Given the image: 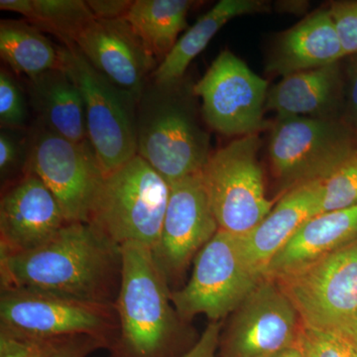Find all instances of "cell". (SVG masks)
Masks as SVG:
<instances>
[{
  "label": "cell",
  "instance_id": "38",
  "mask_svg": "<svg viewBox=\"0 0 357 357\" xmlns=\"http://www.w3.org/2000/svg\"><path fill=\"white\" fill-rule=\"evenodd\" d=\"M340 331L344 332L345 335H349V337L351 338L352 342H354L357 347V319H354V321H351L349 325L340 328Z\"/></svg>",
  "mask_w": 357,
  "mask_h": 357
},
{
  "label": "cell",
  "instance_id": "26",
  "mask_svg": "<svg viewBox=\"0 0 357 357\" xmlns=\"http://www.w3.org/2000/svg\"><path fill=\"white\" fill-rule=\"evenodd\" d=\"M357 206V156L344 162L342 166L321 181L319 213L349 210Z\"/></svg>",
  "mask_w": 357,
  "mask_h": 357
},
{
  "label": "cell",
  "instance_id": "11",
  "mask_svg": "<svg viewBox=\"0 0 357 357\" xmlns=\"http://www.w3.org/2000/svg\"><path fill=\"white\" fill-rule=\"evenodd\" d=\"M24 171L49 188L68 222H89L105 177L89 140L74 142L39 124L29 142Z\"/></svg>",
  "mask_w": 357,
  "mask_h": 357
},
{
  "label": "cell",
  "instance_id": "6",
  "mask_svg": "<svg viewBox=\"0 0 357 357\" xmlns=\"http://www.w3.org/2000/svg\"><path fill=\"white\" fill-rule=\"evenodd\" d=\"M259 134L237 137L215 150L202 170V178L218 227L245 236L276 204L268 198L259 161Z\"/></svg>",
  "mask_w": 357,
  "mask_h": 357
},
{
  "label": "cell",
  "instance_id": "33",
  "mask_svg": "<svg viewBox=\"0 0 357 357\" xmlns=\"http://www.w3.org/2000/svg\"><path fill=\"white\" fill-rule=\"evenodd\" d=\"M349 59L344 74V115L342 119L357 131V55Z\"/></svg>",
  "mask_w": 357,
  "mask_h": 357
},
{
  "label": "cell",
  "instance_id": "20",
  "mask_svg": "<svg viewBox=\"0 0 357 357\" xmlns=\"http://www.w3.org/2000/svg\"><path fill=\"white\" fill-rule=\"evenodd\" d=\"M347 58L328 9L317 11L284 33L266 67L268 73L287 77L318 69Z\"/></svg>",
  "mask_w": 357,
  "mask_h": 357
},
{
  "label": "cell",
  "instance_id": "7",
  "mask_svg": "<svg viewBox=\"0 0 357 357\" xmlns=\"http://www.w3.org/2000/svg\"><path fill=\"white\" fill-rule=\"evenodd\" d=\"M59 52L61 68L83 96L89 140L107 176L137 155L138 102L96 70L77 46L59 47Z\"/></svg>",
  "mask_w": 357,
  "mask_h": 357
},
{
  "label": "cell",
  "instance_id": "13",
  "mask_svg": "<svg viewBox=\"0 0 357 357\" xmlns=\"http://www.w3.org/2000/svg\"><path fill=\"white\" fill-rule=\"evenodd\" d=\"M220 337L222 357H264L297 345L302 321L280 286L262 278Z\"/></svg>",
  "mask_w": 357,
  "mask_h": 357
},
{
  "label": "cell",
  "instance_id": "19",
  "mask_svg": "<svg viewBox=\"0 0 357 357\" xmlns=\"http://www.w3.org/2000/svg\"><path fill=\"white\" fill-rule=\"evenodd\" d=\"M357 237V206L319 213L296 230L267 265L263 278L277 280L330 255Z\"/></svg>",
  "mask_w": 357,
  "mask_h": 357
},
{
  "label": "cell",
  "instance_id": "30",
  "mask_svg": "<svg viewBox=\"0 0 357 357\" xmlns=\"http://www.w3.org/2000/svg\"><path fill=\"white\" fill-rule=\"evenodd\" d=\"M55 340H35L0 328V357H48Z\"/></svg>",
  "mask_w": 357,
  "mask_h": 357
},
{
  "label": "cell",
  "instance_id": "18",
  "mask_svg": "<svg viewBox=\"0 0 357 357\" xmlns=\"http://www.w3.org/2000/svg\"><path fill=\"white\" fill-rule=\"evenodd\" d=\"M344 100V77L340 63L284 77L269 89L266 107L277 117L340 119Z\"/></svg>",
  "mask_w": 357,
  "mask_h": 357
},
{
  "label": "cell",
  "instance_id": "1",
  "mask_svg": "<svg viewBox=\"0 0 357 357\" xmlns=\"http://www.w3.org/2000/svg\"><path fill=\"white\" fill-rule=\"evenodd\" d=\"M1 288L112 305L121 286V249L86 222H69L31 251L0 255Z\"/></svg>",
  "mask_w": 357,
  "mask_h": 357
},
{
  "label": "cell",
  "instance_id": "32",
  "mask_svg": "<svg viewBox=\"0 0 357 357\" xmlns=\"http://www.w3.org/2000/svg\"><path fill=\"white\" fill-rule=\"evenodd\" d=\"M105 347L107 344L102 340L89 335L59 338L54 342L48 357H86L96 349Z\"/></svg>",
  "mask_w": 357,
  "mask_h": 357
},
{
  "label": "cell",
  "instance_id": "4",
  "mask_svg": "<svg viewBox=\"0 0 357 357\" xmlns=\"http://www.w3.org/2000/svg\"><path fill=\"white\" fill-rule=\"evenodd\" d=\"M170 184L139 155L107 174L93 202L89 225L112 243L154 248L161 234Z\"/></svg>",
  "mask_w": 357,
  "mask_h": 357
},
{
  "label": "cell",
  "instance_id": "2",
  "mask_svg": "<svg viewBox=\"0 0 357 357\" xmlns=\"http://www.w3.org/2000/svg\"><path fill=\"white\" fill-rule=\"evenodd\" d=\"M121 249V286L114 303L119 332L110 347L112 356L170 357L178 344L181 318L168 282L151 248L128 243Z\"/></svg>",
  "mask_w": 357,
  "mask_h": 357
},
{
  "label": "cell",
  "instance_id": "10",
  "mask_svg": "<svg viewBox=\"0 0 357 357\" xmlns=\"http://www.w3.org/2000/svg\"><path fill=\"white\" fill-rule=\"evenodd\" d=\"M273 281L292 302L303 326L340 330L357 319V237Z\"/></svg>",
  "mask_w": 357,
  "mask_h": 357
},
{
  "label": "cell",
  "instance_id": "15",
  "mask_svg": "<svg viewBox=\"0 0 357 357\" xmlns=\"http://www.w3.org/2000/svg\"><path fill=\"white\" fill-rule=\"evenodd\" d=\"M67 223L49 188L25 171L0 201V255L28 252L48 243Z\"/></svg>",
  "mask_w": 357,
  "mask_h": 357
},
{
  "label": "cell",
  "instance_id": "39",
  "mask_svg": "<svg viewBox=\"0 0 357 357\" xmlns=\"http://www.w3.org/2000/svg\"><path fill=\"white\" fill-rule=\"evenodd\" d=\"M356 155L357 156V131L356 132Z\"/></svg>",
  "mask_w": 357,
  "mask_h": 357
},
{
  "label": "cell",
  "instance_id": "24",
  "mask_svg": "<svg viewBox=\"0 0 357 357\" xmlns=\"http://www.w3.org/2000/svg\"><path fill=\"white\" fill-rule=\"evenodd\" d=\"M0 55L11 70L28 79L61 68L59 47L24 20H1Z\"/></svg>",
  "mask_w": 357,
  "mask_h": 357
},
{
  "label": "cell",
  "instance_id": "12",
  "mask_svg": "<svg viewBox=\"0 0 357 357\" xmlns=\"http://www.w3.org/2000/svg\"><path fill=\"white\" fill-rule=\"evenodd\" d=\"M269 83L231 51H222L192 86L202 100V115L213 130L225 136L259 134Z\"/></svg>",
  "mask_w": 357,
  "mask_h": 357
},
{
  "label": "cell",
  "instance_id": "34",
  "mask_svg": "<svg viewBox=\"0 0 357 357\" xmlns=\"http://www.w3.org/2000/svg\"><path fill=\"white\" fill-rule=\"evenodd\" d=\"M222 324L211 321L196 344L178 357H217L220 349Z\"/></svg>",
  "mask_w": 357,
  "mask_h": 357
},
{
  "label": "cell",
  "instance_id": "25",
  "mask_svg": "<svg viewBox=\"0 0 357 357\" xmlns=\"http://www.w3.org/2000/svg\"><path fill=\"white\" fill-rule=\"evenodd\" d=\"M96 20L84 0H32L31 10L24 20L57 37L65 47H74Z\"/></svg>",
  "mask_w": 357,
  "mask_h": 357
},
{
  "label": "cell",
  "instance_id": "14",
  "mask_svg": "<svg viewBox=\"0 0 357 357\" xmlns=\"http://www.w3.org/2000/svg\"><path fill=\"white\" fill-rule=\"evenodd\" d=\"M218 229L201 173L170 184L161 234L152 249L154 261L168 284L182 276Z\"/></svg>",
  "mask_w": 357,
  "mask_h": 357
},
{
  "label": "cell",
  "instance_id": "37",
  "mask_svg": "<svg viewBox=\"0 0 357 357\" xmlns=\"http://www.w3.org/2000/svg\"><path fill=\"white\" fill-rule=\"evenodd\" d=\"M264 357H306L304 356L299 347H288V349H282L280 351L275 352L270 356Z\"/></svg>",
  "mask_w": 357,
  "mask_h": 357
},
{
  "label": "cell",
  "instance_id": "21",
  "mask_svg": "<svg viewBox=\"0 0 357 357\" xmlns=\"http://www.w3.org/2000/svg\"><path fill=\"white\" fill-rule=\"evenodd\" d=\"M29 96L42 126L74 142L89 140L83 96L62 68L29 79Z\"/></svg>",
  "mask_w": 357,
  "mask_h": 357
},
{
  "label": "cell",
  "instance_id": "27",
  "mask_svg": "<svg viewBox=\"0 0 357 357\" xmlns=\"http://www.w3.org/2000/svg\"><path fill=\"white\" fill-rule=\"evenodd\" d=\"M297 347L306 357H357V347L340 330H319L302 325Z\"/></svg>",
  "mask_w": 357,
  "mask_h": 357
},
{
  "label": "cell",
  "instance_id": "36",
  "mask_svg": "<svg viewBox=\"0 0 357 357\" xmlns=\"http://www.w3.org/2000/svg\"><path fill=\"white\" fill-rule=\"evenodd\" d=\"M31 6L32 0H1L0 1L1 10L20 14L24 20L29 15Z\"/></svg>",
  "mask_w": 357,
  "mask_h": 357
},
{
  "label": "cell",
  "instance_id": "5",
  "mask_svg": "<svg viewBox=\"0 0 357 357\" xmlns=\"http://www.w3.org/2000/svg\"><path fill=\"white\" fill-rule=\"evenodd\" d=\"M354 155L356 131L342 117H277L270 132L268 157L283 194L325 180Z\"/></svg>",
  "mask_w": 357,
  "mask_h": 357
},
{
  "label": "cell",
  "instance_id": "35",
  "mask_svg": "<svg viewBox=\"0 0 357 357\" xmlns=\"http://www.w3.org/2000/svg\"><path fill=\"white\" fill-rule=\"evenodd\" d=\"M96 20H114L124 18L132 6L130 0H88Z\"/></svg>",
  "mask_w": 357,
  "mask_h": 357
},
{
  "label": "cell",
  "instance_id": "28",
  "mask_svg": "<svg viewBox=\"0 0 357 357\" xmlns=\"http://www.w3.org/2000/svg\"><path fill=\"white\" fill-rule=\"evenodd\" d=\"M27 119L26 102L20 86L8 70H0V123L2 129L21 130Z\"/></svg>",
  "mask_w": 357,
  "mask_h": 357
},
{
  "label": "cell",
  "instance_id": "22",
  "mask_svg": "<svg viewBox=\"0 0 357 357\" xmlns=\"http://www.w3.org/2000/svg\"><path fill=\"white\" fill-rule=\"evenodd\" d=\"M267 6L262 0H220L180 37L172 51L154 70L152 82L163 86L180 83L195 58L206 48L223 26L238 16L266 11Z\"/></svg>",
  "mask_w": 357,
  "mask_h": 357
},
{
  "label": "cell",
  "instance_id": "3",
  "mask_svg": "<svg viewBox=\"0 0 357 357\" xmlns=\"http://www.w3.org/2000/svg\"><path fill=\"white\" fill-rule=\"evenodd\" d=\"M180 84L152 82L137 105V155L169 184L201 173L211 154L210 135Z\"/></svg>",
  "mask_w": 357,
  "mask_h": 357
},
{
  "label": "cell",
  "instance_id": "8",
  "mask_svg": "<svg viewBox=\"0 0 357 357\" xmlns=\"http://www.w3.org/2000/svg\"><path fill=\"white\" fill-rule=\"evenodd\" d=\"M261 279L244 261L241 237L220 229L195 257L189 282L171 291V301L182 321L203 314L220 321L243 304Z\"/></svg>",
  "mask_w": 357,
  "mask_h": 357
},
{
  "label": "cell",
  "instance_id": "23",
  "mask_svg": "<svg viewBox=\"0 0 357 357\" xmlns=\"http://www.w3.org/2000/svg\"><path fill=\"white\" fill-rule=\"evenodd\" d=\"M192 6L190 0H135L124 18L160 64L187 27Z\"/></svg>",
  "mask_w": 357,
  "mask_h": 357
},
{
  "label": "cell",
  "instance_id": "9",
  "mask_svg": "<svg viewBox=\"0 0 357 357\" xmlns=\"http://www.w3.org/2000/svg\"><path fill=\"white\" fill-rule=\"evenodd\" d=\"M1 328L35 340L89 335L112 347L119 319L112 305L93 304L17 288H1Z\"/></svg>",
  "mask_w": 357,
  "mask_h": 357
},
{
  "label": "cell",
  "instance_id": "31",
  "mask_svg": "<svg viewBox=\"0 0 357 357\" xmlns=\"http://www.w3.org/2000/svg\"><path fill=\"white\" fill-rule=\"evenodd\" d=\"M17 131L1 129L0 132V174L3 180L15 172L21 165L26 167L29 143L21 138Z\"/></svg>",
  "mask_w": 357,
  "mask_h": 357
},
{
  "label": "cell",
  "instance_id": "29",
  "mask_svg": "<svg viewBox=\"0 0 357 357\" xmlns=\"http://www.w3.org/2000/svg\"><path fill=\"white\" fill-rule=\"evenodd\" d=\"M347 57L357 55V0L335 2L328 8Z\"/></svg>",
  "mask_w": 357,
  "mask_h": 357
},
{
  "label": "cell",
  "instance_id": "17",
  "mask_svg": "<svg viewBox=\"0 0 357 357\" xmlns=\"http://www.w3.org/2000/svg\"><path fill=\"white\" fill-rule=\"evenodd\" d=\"M321 181L297 185L279 197L271 211L255 229L241 237V252L249 269L263 278L272 258L310 218L319 215Z\"/></svg>",
  "mask_w": 357,
  "mask_h": 357
},
{
  "label": "cell",
  "instance_id": "16",
  "mask_svg": "<svg viewBox=\"0 0 357 357\" xmlns=\"http://www.w3.org/2000/svg\"><path fill=\"white\" fill-rule=\"evenodd\" d=\"M76 46L96 70L137 102L159 65L126 18L96 20Z\"/></svg>",
  "mask_w": 357,
  "mask_h": 357
}]
</instances>
